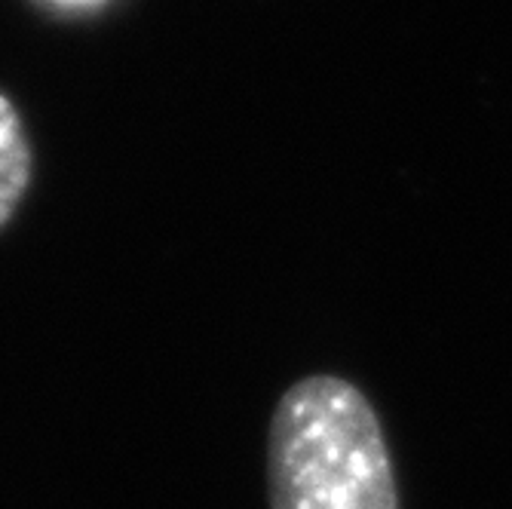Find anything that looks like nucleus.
<instances>
[{
	"label": "nucleus",
	"mask_w": 512,
	"mask_h": 509,
	"mask_svg": "<svg viewBox=\"0 0 512 509\" xmlns=\"http://www.w3.org/2000/svg\"><path fill=\"white\" fill-rule=\"evenodd\" d=\"M46 4L62 7V10H83V7H92V4H102V0H46Z\"/></svg>",
	"instance_id": "obj_3"
},
{
	"label": "nucleus",
	"mask_w": 512,
	"mask_h": 509,
	"mask_svg": "<svg viewBox=\"0 0 512 509\" xmlns=\"http://www.w3.org/2000/svg\"><path fill=\"white\" fill-rule=\"evenodd\" d=\"M31 172L34 154L25 123L16 105L0 92V227L16 215L31 184Z\"/></svg>",
	"instance_id": "obj_2"
},
{
	"label": "nucleus",
	"mask_w": 512,
	"mask_h": 509,
	"mask_svg": "<svg viewBox=\"0 0 512 509\" xmlns=\"http://www.w3.org/2000/svg\"><path fill=\"white\" fill-rule=\"evenodd\" d=\"M264 467L270 509H399L378 411L338 375L301 378L279 396Z\"/></svg>",
	"instance_id": "obj_1"
}]
</instances>
